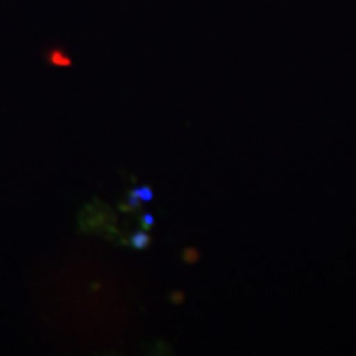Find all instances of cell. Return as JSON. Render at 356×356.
I'll return each mask as SVG.
<instances>
[{
  "mask_svg": "<svg viewBox=\"0 0 356 356\" xmlns=\"http://www.w3.org/2000/svg\"><path fill=\"white\" fill-rule=\"evenodd\" d=\"M133 245H135L137 250L147 248V245H149V236H147V234H143V232L135 234V236H133Z\"/></svg>",
  "mask_w": 356,
  "mask_h": 356,
  "instance_id": "6da1fadb",
  "label": "cell"
},
{
  "mask_svg": "<svg viewBox=\"0 0 356 356\" xmlns=\"http://www.w3.org/2000/svg\"><path fill=\"white\" fill-rule=\"evenodd\" d=\"M133 194H135L139 200H143V202H149V200H153V192H151V188H147V186L133 191Z\"/></svg>",
  "mask_w": 356,
  "mask_h": 356,
  "instance_id": "7a4b0ae2",
  "label": "cell"
},
{
  "mask_svg": "<svg viewBox=\"0 0 356 356\" xmlns=\"http://www.w3.org/2000/svg\"><path fill=\"white\" fill-rule=\"evenodd\" d=\"M140 224H143V228H153L154 224V218L151 216V214H145V216L140 218Z\"/></svg>",
  "mask_w": 356,
  "mask_h": 356,
  "instance_id": "3957f363",
  "label": "cell"
}]
</instances>
